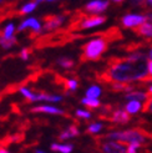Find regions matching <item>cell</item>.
Here are the masks:
<instances>
[{
    "instance_id": "cell-1",
    "label": "cell",
    "mask_w": 152,
    "mask_h": 153,
    "mask_svg": "<svg viewBox=\"0 0 152 153\" xmlns=\"http://www.w3.org/2000/svg\"><path fill=\"white\" fill-rule=\"evenodd\" d=\"M147 75V60L145 53L136 51L126 57H109L106 60V68L101 72H96L95 79L105 86L112 82L141 81Z\"/></svg>"
},
{
    "instance_id": "cell-2",
    "label": "cell",
    "mask_w": 152,
    "mask_h": 153,
    "mask_svg": "<svg viewBox=\"0 0 152 153\" xmlns=\"http://www.w3.org/2000/svg\"><path fill=\"white\" fill-rule=\"evenodd\" d=\"M109 41L101 36H97L96 39H92L83 44L81 46L80 53V62L85 64L89 61H98L101 56L109 49Z\"/></svg>"
},
{
    "instance_id": "cell-3",
    "label": "cell",
    "mask_w": 152,
    "mask_h": 153,
    "mask_svg": "<svg viewBox=\"0 0 152 153\" xmlns=\"http://www.w3.org/2000/svg\"><path fill=\"white\" fill-rule=\"evenodd\" d=\"M97 117L100 120L112 122V123H118V125H127L131 121L130 113L124 110H118V108L112 110L109 113H100Z\"/></svg>"
},
{
    "instance_id": "cell-4",
    "label": "cell",
    "mask_w": 152,
    "mask_h": 153,
    "mask_svg": "<svg viewBox=\"0 0 152 153\" xmlns=\"http://www.w3.org/2000/svg\"><path fill=\"white\" fill-rule=\"evenodd\" d=\"M96 148L101 153H126L125 144L120 141H96Z\"/></svg>"
},
{
    "instance_id": "cell-5",
    "label": "cell",
    "mask_w": 152,
    "mask_h": 153,
    "mask_svg": "<svg viewBox=\"0 0 152 153\" xmlns=\"http://www.w3.org/2000/svg\"><path fill=\"white\" fill-rule=\"evenodd\" d=\"M26 29L31 30V33H30V37L33 39V37H36V36L40 35V33H41V24H40V21L37 19L29 18V19L24 20L19 25L18 31H24V30H26Z\"/></svg>"
},
{
    "instance_id": "cell-6",
    "label": "cell",
    "mask_w": 152,
    "mask_h": 153,
    "mask_svg": "<svg viewBox=\"0 0 152 153\" xmlns=\"http://www.w3.org/2000/svg\"><path fill=\"white\" fill-rule=\"evenodd\" d=\"M42 21H44V30L52 31V30H56L57 27L63 25V22L65 21V16L64 15H46V16H44Z\"/></svg>"
},
{
    "instance_id": "cell-7",
    "label": "cell",
    "mask_w": 152,
    "mask_h": 153,
    "mask_svg": "<svg viewBox=\"0 0 152 153\" xmlns=\"http://www.w3.org/2000/svg\"><path fill=\"white\" fill-rule=\"evenodd\" d=\"M90 36H101L104 39H106L109 42H113V41H118V40H122V33L118 27H110L105 31H100V33H96V34H92Z\"/></svg>"
},
{
    "instance_id": "cell-8",
    "label": "cell",
    "mask_w": 152,
    "mask_h": 153,
    "mask_svg": "<svg viewBox=\"0 0 152 153\" xmlns=\"http://www.w3.org/2000/svg\"><path fill=\"white\" fill-rule=\"evenodd\" d=\"M146 21V16L143 15H136V14H128L121 19V24L126 29H132L135 26H137L142 22Z\"/></svg>"
},
{
    "instance_id": "cell-9",
    "label": "cell",
    "mask_w": 152,
    "mask_h": 153,
    "mask_svg": "<svg viewBox=\"0 0 152 153\" xmlns=\"http://www.w3.org/2000/svg\"><path fill=\"white\" fill-rule=\"evenodd\" d=\"M31 113H49V114H60V116H65V117H69L70 116L67 114L65 111L60 110V108H56V107H52V106H36V107H33L30 110Z\"/></svg>"
},
{
    "instance_id": "cell-10",
    "label": "cell",
    "mask_w": 152,
    "mask_h": 153,
    "mask_svg": "<svg viewBox=\"0 0 152 153\" xmlns=\"http://www.w3.org/2000/svg\"><path fill=\"white\" fill-rule=\"evenodd\" d=\"M110 3L107 0H95V1H91L89 4L85 5V11H89V13H101L104 10H106L109 7Z\"/></svg>"
},
{
    "instance_id": "cell-11",
    "label": "cell",
    "mask_w": 152,
    "mask_h": 153,
    "mask_svg": "<svg viewBox=\"0 0 152 153\" xmlns=\"http://www.w3.org/2000/svg\"><path fill=\"white\" fill-rule=\"evenodd\" d=\"M133 33L137 36H143V37H152V22L145 21L142 24L132 27Z\"/></svg>"
},
{
    "instance_id": "cell-12",
    "label": "cell",
    "mask_w": 152,
    "mask_h": 153,
    "mask_svg": "<svg viewBox=\"0 0 152 153\" xmlns=\"http://www.w3.org/2000/svg\"><path fill=\"white\" fill-rule=\"evenodd\" d=\"M136 128H137L139 131L141 132V134L145 137V138H150V140H152V122L139 120V121H137V126H136Z\"/></svg>"
},
{
    "instance_id": "cell-13",
    "label": "cell",
    "mask_w": 152,
    "mask_h": 153,
    "mask_svg": "<svg viewBox=\"0 0 152 153\" xmlns=\"http://www.w3.org/2000/svg\"><path fill=\"white\" fill-rule=\"evenodd\" d=\"M140 110H141V102L136 101V100H130L128 103H126V106H125V111L128 112L130 114L137 113Z\"/></svg>"
},
{
    "instance_id": "cell-14",
    "label": "cell",
    "mask_w": 152,
    "mask_h": 153,
    "mask_svg": "<svg viewBox=\"0 0 152 153\" xmlns=\"http://www.w3.org/2000/svg\"><path fill=\"white\" fill-rule=\"evenodd\" d=\"M126 100H136V101H146L147 100V95L143 94V92H140V91H130L126 96H125Z\"/></svg>"
},
{
    "instance_id": "cell-15",
    "label": "cell",
    "mask_w": 152,
    "mask_h": 153,
    "mask_svg": "<svg viewBox=\"0 0 152 153\" xmlns=\"http://www.w3.org/2000/svg\"><path fill=\"white\" fill-rule=\"evenodd\" d=\"M81 103H82L83 106H86L90 111H92V110H95V108H98V107L101 106V102L98 101L97 98H90V97L83 98V100L81 101Z\"/></svg>"
},
{
    "instance_id": "cell-16",
    "label": "cell",
    "mask_w": 152,
    "mask_h": 153,
    "mask_svg": "<svg viewBox=\"0 0 152 153\" xmlns=\"http://www.w3.org/2000/svg\"><path fill=\"white\" fill-rule=\"evenodd\" d=\"M51 151H57L60 153H71L74 146L72 144H59V143H54L51 144Z\"/></svg>"
},
{
    "instance_id": "cell-17",
    "label": "cell",
    "mask_w": 152,
    "mask_h": 153,
    "mask_svg": "<svg viewBox=\"0 0 152 153\" xmlns=\"http://www.w3.org/2000/svg\"><path fill=\"white\" fill-rule=\"evenodd\" d=\"M146 46V44L145 42H130V44H127L125 45V46H122V50L127 51V52H136V51H139L140 49L142 48H145Z\"/></svg>"
},
{
    "instance_id": "cell-18",
    "label": "cell",
    "mask_w": 152,
    "mask_h": 153,
    "mask_svg": "<svg viewBox=\"0 0 152 153\" xmlns=\"http://www.w3.org/2000/svg\"><path fill=\"white\" fill-rule=\"evenodd\" d=\"M16 44H18V40H16V37H15V36L9 37V39L0 36V46H1L3 49H10V48H13L14 45H16Z\"/></svg>"
},
{
    "instance_id": "cell-19",
    "label": "cell",
    "mask_w": 152,
    "mask_h": 153,
    "mask_svg": "<svg viewBox=\"0 0 152 153\" xmlns=\"http://www.w3.org/2000/svg\"><path fill=\"white\" fill-rule=\"evenodd\" d=\"M36 5H37V1H36V0H35V1H30V3L25 4V5L19 10V15H26V14H30L31 11L35 10Z\"/></svg>"
},
{
    "instance_id": "cell-20",
    "label": "cell",
    "mask_w": 152,
    "mask_h": 153,
    "mask_svg": "<svg viewBox=\"0 0 152 153\" xmlns=\"http://www.w3.org/2000/svg\"><path fill=\"white\" fill-rule=\"evenodd\" d=\"M14 33H15V26H14V24H11V22H10V24H7L4 27V30L1 31V34H0V36L9 39V37H13L14 36Z\"/></svg>"
},
{
    "instance_id": "cell-21",
    "label": "cell",
    "mask_w": 152,
    "mask_h": 153,
    "mask_svg": "<svg viewBox=\"0 0 152 153\" xmlns=\"http://www.w3.org/2000/svg\"><path fill=\"white\" fill-rule=\"evenodd\" d=\"M57 64L61 66V67H64V68H71V67H74V65H75L74 60L70 59V57H60V59L57 60Z\"/></svg>"
},
{
    "instance_id": "cell-22",
    "label": "cell",
    "mask_w": 152,
    "mask_h": 153,
    "mask_svg": "<svg viewBox=\"0 0 152 153\" xmlns=\"http://www.w3.org/2000/svg\"><path fill=\"white\" fill-rule=\"evenodd\" d=\"M100 95H101V90L98 86H92L86 91V97H90V98H97Z\"/></svg>"
},
{
    "instance_id": "cell-23",
    "label": "cell",
    "mask_w": 152,
    "mask_h": 153,
    "mask_svg": "<svg viewBox=\"0 0 152 153\" xmlns=\"http://www.w3.org/2000/svg\"><path fill=\"white\" fill-rule=\"evenodd\" d=\"M146 144L145 143H139V142H133V143H130L128 147L126 148V153H137V148L139 147H145Z\"/></svg>"
},
{
    "instance_id": "cell-24",
    "label": "cell",
    "mask_w": 152,
    "mask_h": 153,
    "mask_svg": "<svg viewBox=\"0 0 152 153\" xmlns=\"http://www.w3.org/2000/svg\"><path fill=\"white\" fill-rule=\"evenodd\" d=\"M141 111L143 113H152V96L148 97L146 102L143 103V106L141 107Z\"/></svg>"
},
{
    "instance_id": "cell-25",
    "label": "cell",
    "mask_w": 152,
    "mask_h": 153,
    "mask_svg": "<svg viewBox=\"0 0 152 153\" xmlns=\"http://www.w3.org/2000/svg\"><path fill=\"white\" fill-rule=\"evenodd\" d=\"M101 128H102L101 123H92L86 129V133H89V134H96L97 132L101 131Z\"/></svg>"
},
{
    "instance_id": "cell-26",
    "label": "cell",
    "mask_w": 152,
    "mask_h": 153,
    "mask_svg": "<svg viewBox=\"0 0 152 153\" xmlns=\"http://www.w3.org/2000/svg\"><path fill=\"white\" fill-rule=\"evenodd\" d=\"M30 53H31V49H29V48H25V49H22L19 53V56L21 60H28L29 56H30Z\"/></svg>"
},
{
    "instance_id": "cell-27",
    "label": "cell",
    "mask_w": 152,
    "mask_h": 153,
    "mask_svg": "<svg viewBox=\"0 0 152 153\" xmlns=\"http://www.w3.org/2000/svg\"><path fill=\"white\" fill-rule=\"evenodd\" d=\"M59 141H65V140H69V138H71V134H70V132H69V129H65V131H63L61 133L59 134Z\"/></svg>"
},
{
    "instance_id": "cell-28",
    "label": "cell",
    "mask_w": 152,
    "mask_h": 153,
    "mask_svg": "<svg viewBox=\"0 0 152 153\" xmlns=\"http://www.w3.org/2000/svg\"><path fill=\"white\" fill-rule=\"evenodd\" d=\"M76 116L77 117H82V118H90L91 113L89 111H81V110H77L76 111Z\"/></svg>"
},
{
    "instance_id": "cell-29",
    "label": "cell",
    "mask_w": 152,
    "mask_h": 153,
    "mask_svg": "<svg viewBox=\"0 0 152 153\" xmlns=\"http://www.w3.org/2000/svg\"><path fill=\"white\" fill-rule=\"evenodd\" d=\"M146 1H147V0H132V4L136 5V6L145 7V9H146Z\"/></svg>"
},
{
    "instance_id": "cell-30",
    "label": "cell",
    "mask_w": 152,
    "mask_h": 153,
    "mask_svg": "<svg viewBox=\"0 0 152 153\" xmlns=\"http://www.w3.org/2000/svg\"><path fill=\"white\" fill-rule=\"evenodd\" d=\"M147 71H148V76L152 77V60L151 59L147 61Z\"/></svg>"
},
{
    "instance_id": "cell-31",
    "label": "cell",
    "mask_w": 152,
    "mask_h": 153,
    "mask_svg": "<svg viewBox=\"0 0 152 153\" xmlns=\"http://www.w3.org/2000/svg\"><path fill=\"white\" fill-rule=\"evenodd\" d=\"M0 153H10L9 151H7L4 146H0Z\"/></svg>"
},
{
    "instance_id": "cell-32",
    "label": "cell",
    "mask_w": 152,
    "mask_h": 153,
    "mask_svg": "<svg viewBox=\"0 0 152 153\" xmlns=\"http://www.w3.org/2000/svg\"><path fill=\"white\" fill-rule=\"evenodd\" d=\"M146 21L152 22V14H148V15H147V16H146Z\"/></svg>"
},
{
    "instance_id": "cell-33",
    "label": "cell",
    "mask_w": 152,
    "mask_h": 153,
    "mask_svg": "<svg viewBox=\"0 0 152 153\" xmlns=\"http://www.w3.org/2000/svg\"><path fill=\"white\" fill-rule=\"evenodd\" d=\"M146 95H147V97H151V96H152V86L148 88V91L146 92Z\"/></svg>"
},
{
    "instance_id": "cell-34",
    "label": "cell",
    "mask_w": 152,
    "mask_h": 153,
    "mask_svg": "<svg viewBox=\"0 0 152 153\" xmlns=\"http://www.w3.org/2000/svg\"><path fill=\"white\" fill-rule=\"evenodd\" d=\"M148 56H150V59L152 60V49H151V51H150V53H148Z\"/></svg>"
},
{
    "instance_id": "cell-35",
    "label": "cell",
    "mask_w": 152,
    "mask_h": 153,
    "mask_svg": "<svg viewBox=\"0 0 152 153\" xmlns=\"http://www.w3.org/2000/svg\"><path fill=\"white\" fill-rule=\"evenodd\" d=\"M113 1H115V3H122L124 0H113Z\"/></svg>"
},
{
    "instance_id": "cell-36",
    "label": "cell",
    "mask_w": 152,
    "mask_h": 153,
    "mask_svg": "<svg viewBox=\"0 0 152 153\" xmlns=\"http://www.w3.org/2000/svg\"><path fill=\"white\" fill-rule=\"evenodd\" d=\"M6 1V0H0V5H1V4H4Z\"/></svg>"
},
{
    "instance_id": "cell-37",
    "label": "cell",
    "mask_w": 152,
    "mask_h": 153,
    "mask_svg": "<svg viewBox=\"0 0 152 153\" xmlns=\"http://www.w3.org/2000/svg\"><path fill=\"white\" fill-rule=\"evenodd\" d=\"M36 153H45V152H42V151H36Z\"/></svg>"
},
{
    "instance_id": "cell-38",
    "label": "cell",
    "mask_w": 152,
    "mask_h": 153,
    "mask_svg": "<svg viewBox=\"0 0 152 153\" xmlns=\"http://www.w3.org/2000/svg\"><path fill=\"white\" fill-rule=\"evenodd\" d=\"M36 1H37V3H39V1H44V0H36Z\"/></svg>"
},
{
    "instance_id": "cell-39",
    "label": "cell",
    "mask_w": 152,
    "mask_h": 153,
    "mask_svg": "<svg viewBox=\"0 0 152 153\" xmlns=\"http://www.w3.org/2000/svg\"><path fill=\"white\" fill-rule=\"evenodd\" d=\"M147 1H150V3H151V4H152V0H147Z\"/></svg>"
},
{
    "instance_id": "cell-40",
    "label": "cell",
    "mask_w": 152,
    "mask_h": 153,
    "mask_svg": "<svg viewBox=\"0 0 152 153\" xmlns=\"http://www.w3.org/2000/svg\"><path fill=\"white\" fill-rule=\"evenodd\" d=\"M49 1H55V0H49Z\"/></svg>"
}]
</instances>
